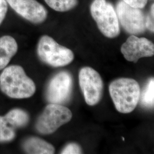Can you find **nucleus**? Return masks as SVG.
Returning <instances> with one entry per match:
<instances>
[{
  "instance_id": "f257e3e1",
  "label": "nucleus",
  "mask_w": 154,
  "mask_h": 154,
  "mask_svg": "<svg viewBox=\"0 0 154 154\" xmlns=\"http://www.w3.org/2000/svg\"><path fill=\"white\" fill-rule=\"evenodd\" d=\"M0 88L12 98H28L35 91V85L21 66L12 65L5 68L0 75Z\"/></svg>"
},
{
  "instance_id": "f03ea898",
  "label": "nucleus",
  "mask_w": 154,
  "mask_h": 154,
  "mask_svg": "<svg viewBox=\"0 0 154 154\" xmlns=\"http://www.w3.org/2000/svg\"><path fill=\"white\" fill-rule=\"evenodd\" d=\"M109 92L116 109L127 114L132 112L138 105L140 88L134 79L122 78L110 83Z\"/></svg>"
},
{
  "instance_id": "7ed1b4c3",
  "label": "nucleus",
  "mask_w": 154,
  "mask_h": 154,
  "mask_svg": "<svg viewBox=\"0 0 154 154\" xmlns=\"http://www.w3.org/2000/svg\"><path fill=\"white\" fill-rule=\"evenodd\" d=\"M90 12L98 28L105 37L113 38L120 33L119 22L112 5L106 0H94Z\"/></svg>"
},
{
  "instance_id": "20e7f679",
  "label": "nucleus",
  "mask_w": 154,
  "mask_h": 154,
  "mask_svg": "<svg viewBox=\"0 0 154 154\" xmlns=\"http://www.w3.org/2000/svg\"><path fill=\"white\" fill-rule=\"evenodd\" d=\"M37 54L41 60L53 67H62L70 64L74 56L72 50L58 44L48 35L42 36L37 46Z\"/></svg>"
},
{
  "instance_id": "39448f33",
  "label": "nucleus",
  "mask_w": 154,
  "mask_h": 154,
  "mask_svg": "<svg viewBox=\"0 0 154 154\" xmlns=\"http://www.w3.org/2000/svg\"><path fill=\"white\" fill-rule=\"evenodd\" d=\"M72 116L71 111L65 106L50 103L39 117L35 125L36 129L42 134H52L70 121Z\"/></svg>"
},
{
  "instance_id": "423d86ee",
  "label": "nucleus",
  "mask_w": 154,
  "mask_h": 154,
  "mask_svg": "<svg viewBox=\"0 0 154 154\" xmlns=\"http://www.w3.org/2000/svg\"><path fill=\"white\" fill-rule=\"evenodd\" d=\"M116 11L119 22L127 33L138 35L146 30V17L140 9L131 7L120 1L116 6Z\"/></svg>"
},
{
  "instance_id": "0eeeda50",
  "label": "nucleus",
  "mask_w": 154,
  "mask_h": 154,
  "mask_svg": "<svg viewBox=\"0 0 154 154\" xmlns=\"http://www.w3.org/2000/svg\"><path fill=\"white\" fill-rule=\"evenodd\" d=\"M79 82L86 103L97 105L103 90V81L99 73L91 67H83L79 73Z\"/></svg>"
},
{
  "instance_id": "6e6552de",
  "label": "nucleus",
  "mask_w": 154,
  "mask_h": 154,
  "mask_svg": "<svg viewBox=\"0 0 154 154\" xmlns=\"http://www.w3.org/2000/svg\"><path fill=\"white\" fill-rule=\"evenodd\" d=\"M72 88V79L69 72L62 71L50 80L46 90V99L50 103L62 105L70 98Z\"/></svg>"
},
{
  "instance_id": "1a4fd4ad",
  "label": "nucleus",
  "mask_w": 154,
  "mask_h": 154,
  "mask_svg": "<svg viewBox=\"0 0 154 154\" xmlns=\"http://www.w3.org/2000/svg\"><path fill=\"white\" fill-rule=\"evenodd\" d=\"M121 50L126 60L136 63L141 58L153 56L154 45L148 39L131 35L122 45Z\"/></svg>"
},
{
  "instance_id": "9d476101",
  "label": "nucleus",
  "mask_w": 154,
  "mask_h": 154,
  "mask_svg": "<svg viewBox=\"0 0 154 154\" xmlns=\"http://www.w3.org/2000/svg\"><path fill=\"white\" fill-rule=\"evenodd\" d=\"M17 13L34 23H41L47 18L48 11L36 0H6Z\"/></svg>"
},
{
  "instance_id": "9b49d317",
  "label": "nucleus",
  "mask_w": 154,
  "mask_h": 154,
  "mask_svg": "<svg viewBox=\"0 0 154 154\" xmlns=\"http://www.w3.org/2000/svg\"><path fill=\"white\" fill-rule=\"evenodd\" d=\"M17 50L18 45L14 38L9 35L0 38V70L8 65Z\"/></svg>"
},
{
  "instance_id": "f8f14e48",
  "label": "nucleus",
  "mask_w": 154,
  "mask_h": 154,
  "mask_svg": "<svg viewBox=\"0 0 154 154\" xmlns=\"http://www.w3.org/2000/svg\"><path fill=\"white\" fill-rule=\"evenodd\" d=\"M23 149L28 154H52L55 152L53 145L37 137H30L23 143Z\"/></svg>"
},
{
  "instance_id": "ddd939ff",
  "label": "nucleus",
  "mask_w": 154,
  "mask_h": 154,
  "mask_svg": "<svg viewBox=\"0 0 154 154\" xmlns=\"http://www.w3.org/2000/svg\"><path fill=\"white\" fill-rule=\"evenodd\" d=\"M4 118L8 123L14 129L25 126L29 121L28 113L20 109L11 110L4 116Z\"/></svg>"
},
{
  "instance_id": "4468645a",
  "label": "nucleus",
  "mask_w": 154,
  "mask_h": 154,
  "mask_svg": "<svg viewBox=\"0 0 154 154\" xmlns=\"http://www.w3.org/2000/svg\"><path fill=\"white\" fill-rule=\"evenodd\" d=\"M139 101L144 107L151 109L154 105V79L151 78L145 85L143 91H140Z\"/></svg>"
},
{
  "instance_id": "2eb2a0df",
  "label": "nucleus",
  "mask_w": 154,
  "mask_h": 154,
  "mask_svg": "<svg viewBox=\"0 0 154 154\" xmlns=\"http://www.w3.org/2000/svg\"><path fill=\"white\" fill-rule=\"evenodd\" d=\"M48 5L55 11H69L78 5V0H44Z\"/></svg>"
},
{
  "instance_id": "dca6fc26",
  "label": "nucleus",
  "mask_w": 154,
  "mask_h": 154,
  "mask_svg": "<svg viewBox=\"0 0 154 154\" xmlns=\"http://www.w3.org/2000/svg\"><path fill=\"white\" fill-rule=\"evenodd\" d=\"M16 136L14 128L6 121L4 116H0V142H9Z\"/></svg>"
},
{
  "instance_id": "f3484780",
  "label": "nucleus",
  "mask_w": 154,
  "mask_h": 154,
  "mask_svg": "<svg viewBox=\"0 0 154 154\" xmlns=\"http://www.w3.org/2000/svg\"><path fill=\"white\" fill-rule=\"evenodd\" d=\"M62 154H82V149L77 143H71L67 144L65 148L62 150Z\"/></svg>"
},
{
  "instance_id": "a211bd4d",
  "label": "nucleus",
  "mask_w": 154,
  "mask_h": 154,
  "mask_svg": "<svg viewBox=\"0 0 154 154\" xmlns=\"http://www.w3.org/2000/svg\"><path fill=\"white\" fill-rule=\"evenodd\" d=\"M154 5L152 4L151 6L150 11L146 18V28L151 32L154 31Z\"/></svg>"
},
{
  "instance_id": "6ab92c4d",
  "label": "nucleus",
  "mask_w": 154,
  "mask_h": 154,
  "mask_svg": "<svg viewBox=\"0 0 154 154\" xmlns=\"http://www.w3.org/2000/svg\"><path fill=\"white\" fill-rule=\"evenodd\" d=\"M127 5L138 9H143L146 5L148 0H122Z\"/></svg>"
},
{
  "instance_id": "aec40b11",
  "label": "nucleus",
  "mask_w": 154,
  "mask_h": 154,
  "mask_svg": "<svg viewBox=\"0 0 154 154\" xmlns=\"http://www.w3.org/2000/svg\"><path fill=\"white\" fill-rule=\"evenodd\" d=\"M8 5L6 0H0V25L5 18L8 11Z\"/></svg>"
},
{
  "instance_id": "412c9836",
  "label": "nucleus",
  "mask_w": 154,
  "mask_h": 154,
  "mask_svg": "<svg viewBox=\"0 0 154 154\" xmlns=\"http://www.w3.org/2000/svg\"><path fill=\"white\" fill-rule=\"evenodd\" d=\"M122 140H125V138H123V137H122Z\"/></svg>"
}]
</instances>
